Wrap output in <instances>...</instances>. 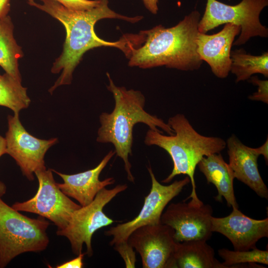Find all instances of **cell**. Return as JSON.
Returning <instances> with one entry per match:
<instances>
[{
	"label": "cell",
	"mask_w": 268,
	"mask_h": 268,
	"mask_svg": "<svg viewBox=\"0 0 268 268\" xmlns=\"http://www.w3.org/2000/svg\"><path fill=\"white\" fill-rule=\"evenodd\" d=\"M40 0L42 3L34 0H27V2L58 20L63 24L66 31L63 51L51 68L53 73L62 72L49 90L51 93L61 85L70 84L75 68L83 54L89 50L104 46L115 47L125 52L126 34L118 41H105L98 37L94 31V25L98 20L116 18L135 23L142 18L141 16L128 17L115 12L108 7V0H100L97 6L85 10L68 8L55 0Z\"/></svg>",
	"instance_id": "1"
},
{
	"label": "cell",
	"mask_w": 268,
	"mask_h": 268,
	"mask_svg": "<svg viewBox=\"0 0 268 268\" xmlns=\"http://www.w3.org/2000/svg\"><path fill=\"white\" fill-rule=\"evenodd\" d=\"M201 14L193 10L177 25H161L134 34L133 45L125 54L129 66L142 68L165 66L184 71L199 69L202 64L196 39Z\"/></svg>",
	"instance_id": "2"
},
{
	"label": "cell",
	"mask_w": 268,
	"mask_h": 268,
	"mask_svg": "<svg viewBox=\"0 0 268 268\" xmlns=\"http://www.w3.org/2000/svg\"><path fill=\"white\" fill-rule=\"evenodd\" d=\"M107 75L109 81L107 87L113 95L115 106L111 113L103 112L99 116L96 141L114 145L117 156L123 160L128 180L134 183L129 156L132 155L134 125L143 123L149 129L169 135L174 132L163 120L144 110L145 98L140 91L117 86L108 73Z\"/></svg>",
	"instance_id": "3"
},
{
	"label": "cell",
	"mask_w": 268,
	"mask_h": 268,
	"mask_svg": "<svg viewBox=\"0 0 268 268\" xmlns=\"http://www.w3.org/2000/svg\"><path fill=\"white\" fill-rule=\"evenodd\" d=\"M167 123L174 131L173 134L164 135L149 129L144 142L147 146L155 145L163 149L172 159V172L162 182L168 183L177 175H187L191 183L192 191L185 201L191 199L195 203H201L202 201L199 199L196 192V167L203 157L223 150L226 147V141L219 137L201 134L182 114L170 117Z\"/></svg>",
	"instance_id": "4"
},
{
	"label": "cell",
	"mask_w": 268,
	"mask_h": 268,
	"mask_svg": "<svg viewBox=\"0 0 268 268\" xmlns=\"http://www.w3.org/2000/svg\"><path fill=\"white\" fill-rule=\"evenodd\" d=\"M49 225L42 216L32 218L22 214L0 197V268L21 254L45 250Z\"/></svg>",
	"instance_id": "5"
},
{
	"label": "cell",
	"mask_w": 268,
	"mask_h": 268,
	"mask_svg": "<svg viewBox=\"0 0 268 268\" xmlns=\"http://www.w3.org/2000/svg\"><path fill=\"white\" fill-rule=\"evenodd\" d=\"M268 0H242L236 5H228L217 0H207L204 14L198 24L200 33L207 32L226 23L241 27L238 39L233 43L240 46L253 37H268V29L260 20L263 9Z\"/></svg>",
	"instance_id": "6"
},
{
	"label": "cell",
	"mask_w": 268,
	"mask_h": 268,
	"mask_svg": "<svg viewBox=\"0 0 268 268\" xmlns=\"http://www.w3.org/2000/svg\"><path fill=\"white\" fill-rule=\"evenodd\" d=\"M128 188L127 184L118 185L111 189L101 190L93 201L85 206H81L72 214L67 226L58 230L57 234L69 240L72 252L76 255L82 253L83 245L86 247V254L93 255L91 240L99 229L112 224L114 220L104 212L105 206L119 193Z\"/></svg>",
	"instance_id": "7"
},
{
	"label": "cell",
	"mask_w": 268,
	"mask_h": 268,
	"mask_svg": "<svg viewBox=\"0 0 268 268\" xmlns=\"http://www.w3.org/2000/svg\"><path fill=\"white\" fill-rule=\"evenodd\" d=\"M38 189L35 196L23 202H16L12 207L18 211L38 214L53 222L58 230L65 228L73 212L81 207L59 188L52 173L46 168L36 171Z\"/></svg>",
	"instance_id": "8"
},
{
	"label": "cell",
	"mask_w": 268,
	"mask_h": 268,
	"mask_svg": "<svg viewBox=\"0 0 268 268\" xmlns=\"http://www.w3.org/2000/svg\"><path fill=\"white\" fill-rule=\"evenodd\" d=\"M147 169L151 180V187L144 198L139 213L133 219L118 224L105 231V235L112 237L109 243L111 246L128 242L131 234L140 227L161 223V215L165 207L190 182L187 176L170 185H163L157 180L151 167L149 166Z\"/></svg>",
	"instance_id": "9"
},
{
	"label": "cell",
	"mask_w": 268,
	"mask_h": 268,
	"mask_svg": "<svg viewBox=\"0 0 268 268\" xmlns=\"http://www.w3.org/2000/svg\"><path fill=\"white\" fill-rule=\"evenodd\" d=\"M7 123L5 137L6 154L15 160L24 176L30 181L33 180L36 171L46 168L45 154L58 139H42L33 136L21 123L18 113L8 115Z\"/></svg>",
	"instance_id": "10"
},
{
	"label": "cell",
	"mask_w": 268,
	"mask_h": 268,
	"mask_svg": "<svg viewBox=\"0 0 268 268\" xmlns=\"http://www.w3.org/2000/svg\"><path fill=\"white\" fill-rule=\"evenodd\" d=\"M213 213L209 204L202 201L197 203L190 201L186 202L171 203L162 213L161 223L171 227L174 230V238L176 242L210 239L211 230V218Z\"/></svg>",
	"instance_id": "11"
},
{
	"label": "cell",
	"mask_w": 268,
	"mask_h": 268,
	"mask_svg": "<svg viewBox=\"0 0 268 268\" xmlns=\"http://www.w3.org/2000/svg\"><path fill=\"white\" fill-rule=\"evenodd\" d=\"M174 230L162 223L140 227L128 238L139 254L143 268H171L177 242Z\"/></svg>",
	"instance_id": "12"
},
{
	"label": "cell",
	"mask_w": 268,
	"mask_h": 268,
	"mask_svg": "<svg viewBox=\"0 0 268 268\" xmlns=\"http://www.w3.org/2000/svg\"><path fill=\"white\" fill-rule=\"evenodd\" d=\"M211 230L221 234L231 242L234 249L245 251L255 249L258 241L268 237V218L255 219L233 209L228 215L211 218Z\"/></svg>",
	"instance_id": "13"
},
{
	"label": "cell",
	"mask_w": 268,
	"mask_h": 268,
	"mask_svg": "<svg viewBox=\"0 0 268 268\" xmlns=\"http://www.w3.org/2000/svg\"><path fill=\"white\" fill-rule=\"evenodd\" d=\"M240 31V26L228 23L215 34L198 33L197 53L201 60L208 64L212 73L218 78L227 77L230 71L231 49L235 37Z\"/></svg>",
	"instance_id": "14"
},
{
	"label": "cell",
	"mask_w": 268,
	"mask_h": 268,
	"mask_svg": "<svg viewBox=\"0 0 268 268\" xmlns=\"http://www.w3.org/2000/svg\"><path fill=\"white\" fill-rule=\"evenodd\" d=\"M115 154V150H111L95 168L76 174H66L52 169L64 181L63 183H57L58 187L65 195L77 201L81 206L89 204L101 190L115 183L113 177L100 180L99 176Z\"/></svg>",
	"instance_id": "15"
},
{
	"label": "cell",
	"mask_w": 268,
	"mask_h": 268,
	"mask_svg": "<svg viewBox=\"0 0 268 268\" xmlns=\"http://www.w3.org/2000/svg\"><path fill=\"white\" fill-rule=\"evenodd\" d=\"M229 165L235 178L242 182L262 198L268 199V189L261 176L258 165L260 155L257 148L243 144L232 134L226 141Z\"/></svg>",
	"instance_id": "16"
},
{
	"label": "cell",
	"mask_w": 268,
	"mask_h": 268,
	"mask_svg": "<svg viewBox=\"0 0 268 268\" xmlns=\"http://www.w3.org/2000/svg\"><path fill=\"white\" fill-rule=\"evenodd\" d=\"M197 166L205 176L207 183H212L216 187L218 194L214 199L221 202L223 198L228 207L238 208L233 188L234 174L221 153L203 157Z\"/></svg>",
	"instance_id": "17"
},
{
	"label": "cell",
	"mask_w": 268,
	"mask_h": 268,
	"mask_svg": "<svg viewBox=\"0 0 268 268\" xmlns=\"http://www.w3.org/2000/svg\"><path fill=\"white\" fill-rule=\"evenodd\" d=\"M171 268H226L206 241L177 242Z\"/></svg>",
	"instance_id": "18"
},
{
	"label": "cell",
	"mask_w": 268,
	"mask_h": 268,
	"mask_svg": "<svg viewBox=\"0 0 268 268\" xmlns=\"http://www.w3.org/2000/svg\"><path fill=\"white\" fill-rule=\"evenodd\" d=\"M14 26L9 16L0 19V66L5 73L22 81L18 60L23 52L13 36Z\"/></svg>",
	"instance_id": "19"
},
{
	"label": "cell",
	"mask_w": 268,
	"mask_h": 268,
	"mask_svg": "<svg viewBox=\"0 0 268 268\" xmlns=\"http://www.w3.org/2000/svg\"><path fill=\"white\" fill-rule=\"evenodd\" d=\"M230 71L235 75L236 82L249 79L252 75L260 73L268 77V53L259 56L247 53L243 49L231 51Z\"/></svg>",
	"instance_id": "20"
},
{
	"label": "cell",
	"mask_w": 268,
	"mask_h": 268,
	"mask_svg": "<svg viewBox=\"0 0 268 268\" xmlns=\"http://www.w3.org/2000/svg\"><path fill=\"white\" fill-rule=\"evenodd\" d=\"M31 102L21 81L5 73L0 76V106L11 109L14 113H18L27 108Z\"/></svg>",
	"instance_id": "21"
},
{
	"label": "cell",
	"mask_w": 268,
	"mask_h": 268,
	"mask_svg": "<svg viewBox=\"0 0 268 268\" xmlns=\"http://www.w3.org/2000/svg\"><path fill=\"white\" fill-rule=\"evenodd\" d=\"M218 254L226 268H238L247 264L261 263L268 265V251L257 248L245 251L230 250L227 248L218 250Z\"/></svg>",
	"instance_id": "22"
},
{
	"label": "cell",
	"mask_w": 268,
	"mask_h": 268,
	"mask_svg": "<svg viewBox=\"0 0 268 268\" xmlns=\"http://www.w3.org/2000/svg\"><path fill=\"white\" fill-rule=\"evenodd\" d=\"M250 82L257 86V91L250 95L248 98L251 100L262 101L268 104V80H261L257 76H251Z\"/></svg>",
	"instance_id": "23"
},
{
	"label": "cell",
	"mask_w": 268,
	"mask_h": 268,
	"mask_svg": "<svg viewBox=\"0 0 268 268\" xmlns=\"http://www.w3.org/2000/svg\"><path fill=\"white\" fill-rule=\"evenodd\" d=\"M113 247L123 259L126 268H135V252L134 249L128 242L117 244Z\"/></svg>",
	"instance_id": "24"
},
{
	"label": "cell",
	"mask_w": 268,
	"mask_h": 268,
	"mask_svg": "<svg viewBox=\"0 0 268 268\" xmlns=\"http://www.w3.org/2000/svg\"><path fill=\"white\" fill-rule=\"evenodd\" d=\"M65 7L76 10H85L97 6L100 0H55Z\"/></svg>",
	"instance_id": "25"
},
{
	"label": "cell",
	"mask_w": 268,
	"mask_h": 268,
	"mask_svg": "<svg viewBox=\"0 0 268 268\" xmlns=\"http://www.w3.org/2000/svg\"><path fill=\"white\" fill-rule=\"evenodd\" d=\"M85 254L81 253L77 257L70 261L58 265L57 268H82L83 266V259Z\"/></svg>",
	"instance_id": "26"
},
{
	"label": "cell",
	"mask_w": 268,
	"mask_h": 268,
	"mask_svg": "<svg viewBox=\"0 0 268 268\" xmlns=\"http://www.w3.org/2000/svg\"><path fill=\"white\" fill-rule=\"evenodd\" d=\"M144 6L152 14H157L158 10V0H142Z\"/></svg>",
	"instance_id": "27"
},
{
	"label": "cell",
	"mask_w": 268,
	"mask_h": 268,
	"mask_svg": "<svg viewBox=\"0 0 268 268\" xmlns=\"http://www.w3.org/2000/svg\"><path fill=\"white\" fill-rule=\"evenodd\" d=\"M9 10V0H0V19L7 16Z\"/></svg>",
	"instance_id": "28"
},
{
	"label": "cell",
	"mask_w": 268,
	"mask_h": 268,
	"mask_svg": "<svg viewBox=\"0 0 268 268\" xmlns=\"http://www.w3.org/2000/svg\"><path fill=\"white\" fill-rule=\"evenodd\" d=\"M257 150L259 154L262 155L266 161L267 164L268 162V138L267 137L265 143L261 146L257 148Z\"/></svg>",
	"instance_id": "29"
},
{
	"label": "cell",
	"mask_w": 268,
	"mask_h": 268,
	"mask_svg": "<svg viewBox=\"0 0 268 268\" xmlns=\"http://www.w3.org/2000/svg\"><path fill=\"white\" fill-rule=\"evenodd\" d=\"M6 154V144L5 137L0 135V157Z\"/></svg>",
	"instance_id": "30"
},
{
	"label": "cell",
	"mask_w": 268,
	"mask_h": 268,
	"mask_svg": "<svg viewBox=\"0 0 268 268\" xmlns=\"http://www.w3.org/2000/svg\"><path fill=\"white\" fill-rule=\"evenodd\" d=\"M6 192V186L4 183L0 181V197L1 198Z\"/></svg>",
	"instance_id": "31"
},
{
	"label": "cell",
	"mask_w": 268,
	"mask_h": 268,
	"mask_svg": "<svg viewBox=\"0 0 268 268\" xmlns=\"http://www.w3.org/2000/svg\"></svg>",
	"instance_id": "32"
},
{
	"label": "cell",
	"mask_w": 268,
	"mask_h": 268,
	"mask_svg": "<svg viewBox=\"0 0 268 268\" xmlns=\"http://www.w3.org/2000/svg\"><path fill=\"white\" fill-rule=\"evenodd\" d=\"M1 75H0V76Z\"/></svg>",
	"instance_id": "33"
}]
</instances>
